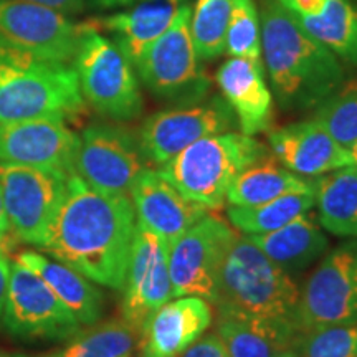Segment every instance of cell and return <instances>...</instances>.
<instances>
[{"label":"cell","instance_id":"obj_1","mask_svg":"<svg viewBox=\"0 0 357 357\" xmlns=\"http://www.w3.org/2000/svg\"><path fill=\"white\" fill-rule=\"evenodd\" d=\"M136 229L131 197L101 194L73 174L42 250L89 281L123 289Z\"/></svg>","mask_w":357,"mask_h":357},{"label":"cell","instance_id":"obj_2","mask_svg":"<svg viewBox=\"0 0 357 357\" xmlns=\"http://www.w3.org/2000/svg\"><path fill=\"white\" fill-rule=\"evenodd\" d=\"M260 24L271 89L284 111L318 108L346 82L341 60L312 38L280 0H263Z\"/></svg>","mask_w":357,"mask_h":357},{"label":"cell","instance_id":"obj_3","mask_svg":"<svg viewBox=\"0 0 357 357\" xmlns=\"http://www.w3.org/2000/svg\"><path fill=\"white\" fill-rule=\"evenodd\" d=\"M300 294L291 275L263 255L247 236H236L218 283L215 306L220 314L261 321L296 339Z\"/></svg>","mask_w":357,"mask_h":357},{"label":"cell","instance_id":"obj_4","mask_svg":"<svg viewBox=\"0 0 357 357\" xmlns=\"http://www.w3.org/2000/svg\"><path fill=\"white\" fill-rule=\"evenodd\" d=\"M86 101L75 68L0 42V123L35 118L71 119Z\"/></svg>","mask_w":357,"mask_h":357},{"label":"cell","instance_id":"obj_5","mask_svg":"<svg viewBox=\"0 0 357 357\" xmlns=\"http://www.w3.org/2000/svg\"><path fill=\"white\" fill-rule=\"evenodd\" d=\"M266 158V147L252 136L220 132L185 147L158 171L192 202L220 211L227 192L245 169Z\"/></svg>","mask_w":357,"mask_h":357},{"label":"cell","instance_id":"obj_6","mask_svg":"<svg viewBox=\"0 0 357 357\" xmlns=\"http://www.w3.org/2000/svg\"><path fill=\"white\" fill-rule=\"evenodd\" d=\"M75 71L84 101L114 121H129L142 113V95L132 63L113 40L93 26H82Z\"/></svg>","mask_w":357,"mask_h":357},{"label":"cell","instance_id":"obj_7","mask_svg":"<svg viewBox=\"0 0 357 357\" xmlns=\"http://www.w3.org/2000/svg\"><path fill=\"white\" fill-rule=\"evenodd\" d=\"M190 15L192 7L184 3L167 32L136 63L147 89L159 100L178 106L202 101L211 89V78L192 42Z\"/></svg>","mask_w":357,"mask_h":357},{"label":"cell","instance_id":"obj_8","mask_svg":"<svg viewBox=\"0 0 357 357\" xmlns=\"http://www.w3.org/2000/svg\"><path fill=\"white\" fill-rule=\"evenodd\" d=\"M238 234L222 218L205 215L169 247L174 296H197L215 305L227 253Z\"/></svg>","mask_w":357,"mask_h":357},{"label":"cell","instance_id":"obj_9","mask_svg":"<svg viewBox=\"0 0 357 357\" xmlns=\"http://www.w3.org/2000/svg\"><path fill=\"white\" fill-rule=\"evenodd\" d=\"M68 176L50 169L0 164V190L10 231L42 248L65 197Z\"/></svg>","mask_w":357,"mask_h":357},{"label":"cell","instance_id":"obj_10","mask_svg":"<svg viewBox=\"0 0 357 357\" xmlns=\"http://www.w3.org/2000/svg\"><path fill=\"white\" fill-rule=\"evenodd\" d=\"M2 324L13 337L63 341L82 331L73 312L32 270L13 261L8 276Z\"/></svg>","mask_w":357,"mask_h":357},{"label":"cell","instance_id":"obj_11","mask_svg":"<svg viewBox=\"0 0 357 357\" xmlns=\"http://www.w3.org/2000/svg\"><path fill=\"white\" fill-rule=\"evenodd\" d=\"M344 323H357V240L324 257L307 278L298 307L300 334Z\"/></svg>","mask_w":357,"mask_h":357},{"label":"cell","instance_id":"obj_12","mask_svg":"<svg viewBox=\"0 0 357 357\" xmlns=\"http://www.w3.org/2000/svg\"><path fill=\"white\" fill-rule=\"evenodd\" d=\"M139 139L118 124H91L79 136L75 174L101 194L128 195L144 169Z\"/></svg>","mask_w":357,"mask_h":357},{"label":"cell","instance_id":"obj_13","mask_svg":"<svg viewBox=\"0 0 357 357\" xmlns=\"http://www.w3.org/2000/svg\"><path fill=\"white\" fill-rule=\"evenodd\" d=\"M235 124L229 102L217 96L149 116L137 139L144 159L160 167L202 137L230 131Z\"/></svg>","mask_w":357,"mask_h":357},{"label":"cell","instance_id":"obj_14","mask_svg":"<svg viewBox=\"0 0 357 357\" xmlns=\"http://www.w3.org/2000/svg\"><path fill=\"white\" fill-rule=\"evenodd\" d=\"M82 26L55 8L25 2L0 0V42L22 52L66 65L77 55Z\"/></svg>","mask_w":357,"mask_h":357},{"label":"cell","instance_id":"obj_15","mask_svg":"<svg viewBox=\"0 0 357 357\" xmlns=\"http://www.w3.org/2000/svg\"><path fill=\"white\" fill-rule=\"evenodd\" d=\"M123 289V319L136 331H141L144 321L174 298L169 245L139 222Z\"/></svg>","mask_w":357,"mask_h":357},{"label":"cell","instance_id":"obj_16","mask_svg":"<svg viewBox=\"0 0 357 357\" xmlns=\"http://www.w3.org/2000/svg\"><path fill=\"white\" fill-rule=\"evenodd\" d=\"M79 136L55 118L0 123V164L50 169L73 176Z\"/></svg>","mask_w":357,"mask_h":357},{"label":"cell","instance_id":"obj_17","mask_svg":"<svg viewBox=\"0 0 357 357\" xmlns=\"http://www.w3.org/2000/svg\"><path fill=\"white\" fill-rule=\"evenodd\" d=\"M137 222L166 240L169 247L192 225L208 215L207 208L192 202L160 176L158 169L144 167L129 192Z\"/></svg>","mask_w":357,"mask_h":357},{"label":"cell","instance_id":"obj_18","mask_svg":"<svg viewBox=\"0 0 357 357\" xmlns=\"http://www.w3.org/2000/svg\"><path fill=\"white\" fill-rule=\"evenodd\" d=\"M212 324L211 303L178 296L155 310L139 331L141 357H181Z\"/></svg>","mask_w":357,"mask_h":357},{"label":"cell","instance_id":"obj_19","mask_svg":"<svg viewBox=\"0 0 357 357\" xmlns=\"http://www.w3.org/2000/svg\"><path fill=\"white\" fill-rule=\"evenodd\" d=\"M268 142L281 166L301 177H319L352 166L349 149L312 119L270 131Z\"/></svg>","mask_w":357,"mask_h":357},{"label":"cell","instance_id":"obj_20","mask_svg":"<svg viewBox=\"0 0 357 357\" xmlns=\"http://www.w3.org/2000/svg\"><path fill=\"white\" fill-rule=\"evenodd\" d=\"M215 79L243 134L271 131L273 95L266 86L263 63L231 56L218 68Z\"/></svg>","mask_w":357,"mask_h":357},{"label":"cell","instance_id":"obj_21","mask_svg":"<svg viewBox=\"0 0 357 357\" xmlns=\"http://www.w3.org/2000/svg\"><path fill=\"white\" fill-rule=\"evenodd\" d=\"M312 38L357 66V7L351 0H280Z\"/></svg>","mask_w":357,"mask_h":357},{"label":"cell","instance_id":"obj_22","mask_svg":"<svg viewBox=\"0 0 357 357\" xmlns=\"http://www.w3.org/2000/svg\"><path fill=\"white\" fill-rule=\"evenodd\" d=\"M184 3L187 0H141L131 10L105 17L100 24L113 33L114 43L136 65L147 48L167 32Z\"/></svg>","mask_w":357,"mask_h":357},{"label":"cell","instance_id":"obj_23","mask_svg":"<svg viewBox=\"0 0 357 357\" xmlns=\"http://www.w3.org/2000/svg\"><path fill=\"white\" fill-rule=\"evenodd\" d=\"M17 261L37 273L56 298L68 310L82 326H93L100 321L102 314V296L95 284L89 283L86 276L78 273L73 268L50 260L38 252L25 250L19 253Z\"/></svg>","mask_w":357,"mask_h":357},{"label":"cell","instance_id":"obj_24","mask_svg":"<svg viewBox=\"0 0 357 357\" xmlns=\"http://www.w3.org/2000/svg\"><path fill=\"white\" fill-rule=\"evenodd\" d=\"M247 238L289 275L305 270L328 250V238L310 212L278 230Z\"/></svg>","mask_w":357,"mask_h":357},{"label":"cell","instance_id":"obj_25","mask_svg":"<svg viewBox=\"0 0 357 357\" xmlns=\"http://www.w3.org/2000/svg\"><path fill=\"white\" fill-rule=\"evenodd\" d=\"M321 227L329 234L357 238V169L346 166L314 181Z\"/></svg>","mask_w":357,"mask_h":357},{"label":"cell","instance_id":"obj_26","mask_svg":"<svg viewBox=\"0 0 357 357\" xmlns=\"http://www.w3.org/2000/svg\"><path fill=\"white\" fill-rule=\"evenodd\" d=\"M312 185L314 181H306L275 160L263 158L235 178L227 192V200L234 207H255Z\"/></svg>","mask_w":357,"mask_h":357},{"label":"cell","instance_id":"obj_27","mask_svg":"<svg viewBox=\"0 0 357 357\" xmlns=\"http://www.w3.org/2000/svg\"><path fill=\"white\" fill-rule=\"evenodd\" d=\"M229 357H276L294 344L288 333L261 321L220 314L217 326Z\"/></svg>","mask_w":357,"mask_h":357},{"label":"cell","instance_id":"obj_28","mask_svg":"<svg viewBox=\"0 0 357 357\" xmlns=\"http://www.w3.org/2000/svg\"><path fill=\"white\" fill-rule=\"evenodd\" d=\"M316 205L314 185L306 190L291 192L255 207L229 208V220L245 235H260L275 231L298 217L305 215Z\"/></svg>","mask_w":357,"mask_h":357},{"label":"cell","instance_id":"obj_29","mask_svg":"<svg viewBox=\"0 0 357 357\" xmlns=\"http://www.w3.org/2000/svg\"><path fill=\"white\" fill-rule=\"evenodd\" d=\"M137 342L139 331L124 319H114L79 331L63 349L40 357H132Z\"/></svg>","mask_w":357,"mask_h":357},{"label":"cell","instance_id":"obj_30","mask_svg":"<svg viewBox=\"0 0 357 357\" xmlns=\"http://www.w3.org/2000/svg\"><path fill=\"white\" fill-rule=\"evenodd\" d=\"M234 0H197L190 15V35L200 60L211 61L225 53Z\"/></svg>","mask_w":357,"mask_h":357},{"label":"cell","instance_id":"obj_31","mask_svg":"<svg viewBox=\"0 0 357 357\" xmlns=\"http://www.w3.org/2000/svg\"><path fill=\"white\" fill-rule=\"evenodd\" d=\"M312 121L346 149L357 141V78L344 82L316 108Z\"/></svg>","mask_w":357,"mask_h":357},{"label":"cell","instance_id":"obj_32","mask_svg":"<svg viewBox=\"0 0 357 357\" xmlns=\"http://www.w3.org/2000/svg\"><path fill=\"white\" fill-rule=\"evenodd\" d=\"M225 52L234 58L263 63L260 13L253 0H234L225 38Z\"/></svg>","mask_w":357,"mask_h":357},{"label":"cell","instance_id":"obj_33","mask_svg":"<svg viewBox=\"0 0 357 357\" xmlns=\"http://www.w3.org/2000/svg\"><path fill=\"white\" fill-rule=\"evenodd\" d=\"M300 336V357H357V323L323 326Z\"/></svg>","mask_w":357,"mask_h":357},{"label":"cell","instance_id":"obj_34","mask_svg":"<svg viewBox=\"0 0 357 357\" xmlns=\"http://www.w3.org/2000/svg\"><path fill=\"white\" fill-rule=\"evenodd\" d=\"M181 357H229L218 334H207L192 344Z\"/></svg>","mask_w":357,"mask_h":357},{"label":"cell","instance_id":"obj_35","mask_svg":"<svg viewBox=\"0 0 357 357\" xmlns=\"http://www.w3.org/2000/svg\"><path fill=\"white\" fill-rule=\"evenodd\" d=\"M10 266L12 263L7 258L6 253H0V323H2V307L3 300H6L8 276H10Z\"/></svg>","mask_w":357,"mask_h":357},{"label":"cell","instance_id":"obj_36","mask_svg":"<svg viewBox=\"0 0 357 357\" xmlns=\"http://www.w3.org/2000/svg\"><path fill=\"white\" fill-rule=\"evenodd\" d=\"M25 2L40 3V6L52 7L55 8V10H60L63 13L79 10V7H82V0H25Z\"/></svg>","mask_w":357,"mask_h":357},{"label":"cell","instance_id":"obj_37","mask_svg":"<svg viewBox=\"0 0 357 357\" xmlns=\"http://www.w3.org/2000/svg\"><path fill=\"white\" fill-rule=\"evenodd\" d=\"M0 231H3V234H8V231H10V225H8L6 207H3L2 190H0Z\"/></svg>","mask_w":357,"mask_h":357},{"label":"cell","instance_id":"obj_38","mask_svg":"<svg viewBox=\"0 0 357 357\" xmlns=\"http://www.w3.org/2000/svg\"><path fill=\"white\" fill-rule=\"evenodd\" d=\"M10 247H12L10 235L0 231V253H6V255H7V252L10 250Z\"/></svg>","mask_w":357,"mask_h":357},{"label":"cell","instance_id":"obj_39","mask_svg":"<svg viewBox=\"0 0 357 357\" xmlns=\"http://www.w3.org/2000/svg\"><path fill=\"white\" fill-rule=\"evenodd\" d=\"M349 153H351V159H352V166L357 169V141L349 147Z\"/></svg>","mask_w":357,"mask_h":357},{"label":"cell","instance_id":"obj_40","mask_svg":"<svg viewBox=\"0 0 357 357\" xmlns=\"http://www.w3.org/2000/svg\"><path fill=\"white\" fill-rule=\"evenodd\" d=\"M276 357H300V356H298V352L294 351V349H291V347H288V349L281 351Z\"/></svg>","mask_w":357,"mask_h":357},{"label":"cell","instance_id":"obj_41","mask_svg":"<svg viewBox=\"0 0 357 357\" xmlns=\"http://www.w3.org/2000/svg\"><path fill=\"white\" fill-rule=\"evenodd\" d=\"M0 357H35V356H26V354H15V352H3L0 351ZM40 357V356H37Z\"/></svg>","mask_w":357,"mask_h":357}]
</instances>
